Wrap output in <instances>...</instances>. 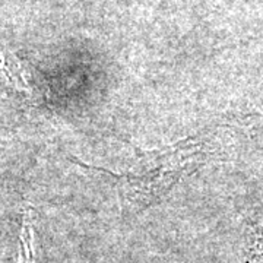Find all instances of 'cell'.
Segmentation results:
<instances>
[{"label":"cell","mask_w":263,"mask_h":263,"mask_svg":"<svg viewBox=\"0 0 263 263\" xmlns=\"http://www.w3.org/2000/svg\"><path fill=\"white\" fill-rule=\"evenodd\" d=\"M21 263H35V231L32 211H25L21 228Z\"/></svg>","instance_id":"cell-3"},{"label":"cell","mask_w":263,"mask_h":263,"mask_svg":"<svg viewBox=\"0 0 263 263\" xmlns=\"http://www.w3.org/2000/svg\"><path fill=\"white\" fill-rule=\"evenodd\" d=\"M200 157V142L197 138H190L146 152L124 173H111L81 161L78 164L113 180L123 202L142 211L161 200L180 180L196 168Z\"/></svg>","instance_id":"cell-1"},{"label":"cell","mask_w":263,"mask_h":263,"mask_svg":"<svg viewBox=\"0 0 263 263\" xmlns=\"http://www.w3.org/2000/svg\"><path fill=\"white\" fill-rule=\"evenodd\" d=\"M0 78L6 82V85H9L19 92H32L28 76L22 65L19 63L16 57L3 47H0Z\"/></svg>","instance_id":"cell-2"}]
</instances>
